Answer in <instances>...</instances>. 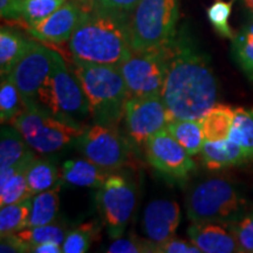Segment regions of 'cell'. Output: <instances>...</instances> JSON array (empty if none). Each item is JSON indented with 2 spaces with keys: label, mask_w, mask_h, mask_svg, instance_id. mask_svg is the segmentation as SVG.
I'll return each instance as SVG.
<instances>
[{
  "label": "cell",
  "mask_w": 253,
  "mask_h": 253,
  "mask_svg": "<svg viewBox=\"0 0 253 253\" xmlns=\"http://www.w3.org/2000/svg\"><path fill=\"white\" fill-rule=\"evenodd\" d=\"M32 161L0 170V205L18 203L31 198L27 183V169Z\"/></svg>",
  "instance_id": "obj_20"
},
{
  "label": "cell",
  "mask_w": 253,
  "mask_h": 253,
  "mask_svg": "<svg viewBox=\"0 0 253 253\" xmlns=\"http://www.w3.org/2000/svg\"><path fill=\"white\" fill-rule=\"evenodd\" d=\"M181 223V208L169 199H156L145 208L142 226L147 238L155 243L167 242L175 236Z\"/></svg>",
  "instance_id": "obj_15"
},
{
  "label": "cell",
  "mask_w": 253,
  "mask_h": 253,
  "mask_svg": "<svg viewBox=\"0 0 253 253\" xmlns=\"http://www.w3.org/2000/svg\"><path fill=\"white\" fill-rule=\"evenodd\" d=\"M18 88L8 77L1 78L0 84V120L2 125L12 121L24 110Z\"/></svg>",
  "instance_id": "obj_29"
},
{
  "label": "cell",
  "mask_w": 253,
  "mask_h": 253,
  "mask_svg": "<svg viewBox=\"0 0 253 253\" xmlns=\"http://www.w3.org/2000/svg\"><path fill=\"white\" fill-rule=\"evenodd\" d=\"M59 172L54 163L43 158H34L27 169V183L32 196L58 186Z\"/></svg>",
  "instance_id": "obj_24"
},
{
  "label": "cell",
  "mask_w": 253,
  "mask_h": 253,
  "mask_svg": "<svg viewBox=\"0 0 253 253\" xmlns=\"http://www.w3.org/2000/svg\"><path fill=\"white\" fill-rule=\"evenodd\" d=\"M90 2L91 0H67L55 12L27 30L32 36L45 42L69 41Z\"/></svg>",
  "instance_id": "obj_14"
},
{
  "label": "cell",
  "mask_w": 253,
  "mask_h": 253,
  "mask_svg": "<svg viewBox=\"0 0 253 253\" xmlns=\"http://www.w3.org/2000/svg\"><path fill=\"white\" fill-rule=\"evenodd\" d=\"M59 185L32 197L28 226H40L53 223L59 212Z\"/></svg>",
  "instance_id": "obj_25"
},
{
  "label": "cell",
  "mask_w": 253,
  "mask_h": 253,
  "mask_svg": "<svg viewBox=\"0 0 253 253\" xmlns=\"http://www.w3.org/2000/svg\"><path fill=\"white\" fill-rule=\"evenodd\" d=\"M37 107L73 125L86 126L84 121L90 118L80 80L56 52L53 54L52 71L38 95Z\"/></svg>",
  "instance_id": "obj_4"
},
{
  "label": "cell",
  "mask_w": 253,
  "mask_h": 253,
  "mask_svg": "<svg viewBox=\"0 0 253 253\" xmlns=\"http://www.w3.org/2000/svg\"><path fill=\"white\" fill-rule=\"evenodd\" d=\"M166 129L191 156L203 149L205 136L201 120H171L168 122Z\"/></svg>",
  "instance_id": "obj_23"
},
{
  "label": "cell",
  "mask_w": 253,
  "mask_h": 253,
  "mask_svg": "<svg viewBox=\"0 0 253 253\" xmlns=\"http://www.w3.org/2000/svg\"><path fill=\"white\" fill-rule=\"evenodd\" d=\"M179 19V0H141L129 13L132 52L163 48L172 42Z\"/></svg>",
  "instance_id": "obj_6"
},
{
  "label": "cell",
  "mask_w": 253,
  "mask_h": 253,
  "mask_svg": "<svg viewBox=\"0 0 253 253\" xmlns=\"http://www.w3.org/2000/svg\"><path fill=\"white\" fill-rule=\"evenodd\" d=\"M12 126L18 129L32 149L43 155L54 154L75 143L87 128V126L63 121L38 107L24 108L12 121Z\"/></svg>",
  "instance_id": "obj_7"
},
{
  "label": "cell",
  "mask_w": 253,
  "mask_h": 253,
  "mask_svg": "<svg viewBox=\"0 0 253 253\" xmlns=\"http://www.w3.org/2000/svg\"><path fill=\"white\" fill-rule=\"evenodd\" d=\"M36 157L34 150L17 128L13 126H2L0 137V170L30 162Z\"/></svg>",
  "instance_id": "obj_19"
},
{
  "label": "cell",
  "mask_w": 253,
  "mask_h": 253,
  "mask_svg": "<svg viewBox=\"0 0 253 253\" xmlns=\"http://www.w3.org/2000/svg\"><path fill=\"white\" fill-rule=\"evenodd\" d=\"M168 46L147 52H132L118 66L129 97L162 94L169 55Z\"/></svg>",
  "instance_id": "obj_9"
},
{
  "label": "cell",
  "mask_w": 253,
  "mask_h": 253,
  "mask_svg": "<svg viewBox=\"0 0 253 253\" xmlns=\"http://www.w3.org/2000/svg\"><path fill=\"white\" fill-rule=\"evenodd\" d=\"M31 40L25 39L23 34L8 27L0 30V74L8 77L14 66L25 54Z\"/></svg>",
  "instance_id": "obj_21"
},
{
  "label": "cell",
  "mask_w": 253,
  "mask_h": 253,
  "mask_svg": "<svg viewBox=\"0 0 253 253\" xmlns=\"http://www.w3.org/2000/svg\"><path fill=\"white\" fill-rule=\"evenodd\" d=\"M74 144L84 158L109 171L126 166L131 155L130 145L115 126L93 123Z\"/></svg>",
  "instance_id": "obj_10"
},
{
  "label": "cell",
  "mask_w": 253,
  "mask_h": 253,
  "mask_svg": "<svg viewBox=\"0 0 253 253\" xmlns=\"http://www.w3.org/2000/svg\"><path fill=\"white\" fill-rule=\"evenodd\" d=\"M32 209V197L18 203L1 207L0 210V235L18 233L28 226Z\"/></svg>",
  "instance_id": "obj_27"
},
{
  "label": "cell",
  "mask_w": 253,
  "mask_h": 253,
  "mask_svg": "<svg viewBox=\"0 0 253 253\" xmlns=\"http://www.w3.org/2000/svg\"><path fill=\"white\" fill-rule=\"evenodd\" d=\"M123 119L126 134L136 144H145L150 136L166 129L169 122L161 94L129 97Z\"/></svg>",
  "instance_id": "obj_12"
},
{
  "label": "cell",
  "mask_w": 253,
  "mask_h": 253,
  "mask_svg": "<svg viewBox=\"0 0 253 253\" xmlns=\"http://www.w3.org/2000/svg\"><path fill=\"white\" fill-rule=\"evenodd\" d=\"M144 147L148 162L164 175L183 179L196 169L191 155L167 129L150 136Z\"/></svg>",
  "instance_id": "obj_13"
},
{
  "label": "cell",
  "mask_w": 253,
  "mask_h": 253,
  "mask_svg": "<svg viewBox=\"0 0 253 253\" xmlns=\"http://www.w3.org/2000/svg\"><path fill=\"white\" fill-rule=\"evenodd\" d=\"M243 4H244V6L246 8L249 9V12L253 15V0H242Z\"/></svg>",
  "instance_id": "obj_41"
},
{
  "label": "cell",
  "mask_w": 253,
  "mask_h": 253,
  "mask_svg": "<svg viewBox=\"0 0 253 253\" xmlns=\"http://www.w3.org/2000/svg\"><path fill=\"white\" fill-rule=\"evenodd\" d=\"M239 246V252H253V210L225 225Z\"/></svg>",
  "instance_id": "obj_34"
},
{
  "label": "cell",
  "mask_w": 253,
  "mask_h": 253,
  "mask_svg": "<svg viewBox=\"0 0 253 253\" xmlns=\"http://www.w3.org/2000/svg\"><path fill=\"white\" fill-rule=\"evenodd\" d=\"M198 248L191 240H183L178 238H170L167 242L156 244V253H201Z\"/></svg>",
  "instance_id": "obj_36"
},
{
  "label": "cell",
  "mask_w": 253,
  "mask_h": 253,
  "mask_svg": "<svg viewBox=\"0 0 253 253\" xmlns=\"http://www.w3.org/2000/svg\"><path fill=\"white\" fill-rule=\"evenodd\" d=\"M75 73L86 94L93 123L116 126L129 99L128 88L118 66L97 65L73 59Z\"/></svg>",
  "instance_id": "obj_3"
},
{
  "label": "cell",
  "mask_w": 253,
  "mask_h": 253,
  "mask_svg": "<svg viewBox=\"0 0 253 253\" xmlns=\"http://www.w3.org/2000/svg\"><path fill=\"white\" fill-rule=\"evenodd\" d=\"M236 109L225 104H216L201 118L202 128L207 141H221L229 138Z\"/></svg>",
  "instance_id": "obj_22"
},
{
  "label": "cell",
  "mask_w": 253,
  "mask_h": 253,
  "mask_svg": "<svg viewBox=\"0 0 253 253\" xmlns=\"http://www.w3.org/2000/svg\"><path fill=\"white\" fill-rule=\"evenodd\" d=\"M100 229L94 223H84L79 225L66 235L62 244L63 253H84L91 246Z\"/></svg>",
  "instance_id": "obj_32"
},
{
  "label": "cell",
  "mask_w": 253,
  "mask_h": 253,
  "mask_svg": "<svg viewBox=\"0 0 253 253\" xmlns=\"http://www.w3.org/2000/svg\"><path fill=\"white\" fill-rule=\"evenodd\" d=\"M53 54L54 50L31 40L25 54L8 75L18 88L25 108L38 106V95L52 71Z\"/></svg>",
  "instance_id": "obj_11"
},
{
  "label": "cell",
  "mask_w": 253,
  "mask_h": 253,
  "mask_svg": "<svg viewBox=\"0 0 253 253\" xmlns=\"http://www.w3.org/2000/svg\"><path fill=\"white\" fill-rule=\"evenodd\" d=\"M201 154L202 162L210 170H219L240 166L249 161L242 147L230 137L221 141L205 140Z\"/></svg>",
  "instance_id": "obj_17"
},
{
  "label": "cell",
  "mask_w": 253,
  "mask_h": 253,
  "mask_svg": "<svg viewBox=\"0 0 253 253\" xmlns=\"http://www.w3.org/2000/svg\"><path fill=\"white\" fill-rule=\"evenodd\" d=\"M96 204L110 238H121L136 205L134 183L123 175L110 173L99 188Z\"/></svg>",
  "instance_id": "obj_8"
},
{
  "label": "cell",
  "mask_w": 253,
  "mask_h": 253,
  "mask_svg": "<svg viewBox=\"0 0 253 253\" xmlns=\"http://www.w3.org/2000/svg\"><path fill=\"white\" fill-rule=\"evenodd\" d=\"M109 253H156V244L149 239L130 236L115 239L108 246Z\"/></svg>",
  "instance_id": "obj_35"
},
{
  "label": "cell",
  "mask_w": 253,
  "mask_h": 253,
  "mask_svg": "<svg viewBox=\"0 0 253 253\" xmlns=\"http://www.w3.org/2000/svg\"><path fill=\"white\" fill-rule=\"evenodd\" d=\"M0 252L1 253H26L31 252V246L24 242L17 233L1 236L0 240Z\"/></svg>",
  "instance_id": "obj_37"
},
{
  "label": "cell",
  "mask_w": 253,
  "mask_h": 253,
  "mask_svg": "<svg viewBox=\"0 0 253 253\" xmlns=\"http://www.w3.org/2000/svg\"><path fill=\"white\" fill-rule=\"evenodd\" d=\"M0 14L6 20L21 19V0H0Z\"/></svg>",
  "instance_id": "obj_38"
},
{
  "label": "cell",
  "mask_w": 253,
  "mask_h": 253,
  "mask_svg": "<svg viewBox=\"0 0 253 253\" xmlns=\"http://www.w3.org/2000/svg\"><path fill=\"white\" fill-rule=\"evenodd\" d=\"M31 252H34V253H61L62 245L58 244V243L47 242V243H42V244H38V245L32 246Z\"/></svg>",
  "instance_id": "obj_40"
},
{
  "label": "cell",
  "mask_w": 253,
  "mask_h": 253,
  "mask_svg": "<svg viewBox=\"0 0 253 253\" xmlns=\"http://www.w3.org/2000/svg\"><path fill=\"white\" fill-rule=\"evenodd\" d=\"M233 1H224V0H216L210 7L207 9V15L211 26L217 32L218 36L221 38L232 40L235 38V32L231 28L229 19L232 13Z\"/></svg>",
  "instance_id": "obj_33"
},
{
  "label": "cell",
  "mask_w": 253,
  "mask_h": 253,
  "mask_svg": "<svg viewBox=\"0 0 253 253\" xmlns=\"http://www.w3.org/2000/svg\"><path fill=\"white\" fill-rule=\"evenodd\" d=\"M17 235L32 248L34 245L47 242L58 243L62 245L67 233L61 224H56L53 221V223L45 224V225L26 227L25 230L18 232Z\"/></svg>",
  "instance_id": "obj_30"
},
{
  "label": "cell",
  "mask_w": 253,
  "mask_h": 253,
  "mask_svg": "<svg viewBox=\"0 0 253 253\" xmlns=\"http://www.w3.org/2000/svg\"><path fill=\"white\" fill-rule=\"evenodd\" d=\"M185 209L186 216L194 223L226 225L248 211V201L232 182L213 177L190 190Z\"/></svg>",
  "instance_id": "obj_5"
},
{
  "label": "cell",
  "mask_w": 253,
  "mask_h": 253,
  "mask_svg": "<svg viewBox=\"0 0 253 253\" xmlns=\"http://www.w3.org/2000/svg\"><path fill=\"white\" fill-rule=\"evenodd\" d=\"M232 54L243 73L253 80V15L232 39Z\"/></svg>",
  "instance_id": "obj_26"
},
{
  "label": "cell",
  "mask_w": 253,
  "mask_h": 253,
  "mask_svg": "<svg viewBox=\"0 0 253 253\" xmlns=\"http://www.w3.org/2000/svg\"><path fill=\"white\" fill-rule=\"evenodd\" d=\"M108 176L109 170L103 169L87 158L66 161L62 166V181L69 185L99 189Z\"/></svg>",
  "instance_id": "obj_18"
},
{
  "label": "cell",
  "mask_w": 253,
  "mask_h": 253,
  "mask_svg": "<svg viewBox=\"0 0 253 253\" xmlns=\"http://www.w3.org/2000/svg\"><path fill=\"white\" fill-rule=\"evenodd\" d=\"M189 239L205 253L239 252L235 236L225 225L218 223H194L188 227Z\"/></svg>",
  "instance_id": "obj_16"
},
{
  "label": "cell",
  "mask_w": 253,
  "mask_h": 253,
  "mask_svg": "<svg viewBox=\"0 0 253 253\" xmlns=\"http://www.w3.org/2000/svg\"><path fill=\"white\" fill-rule=\"evenodd\" d=\"M229 137L242 147L249 161H253V108H237Z\"/></svg>",
  "instance_id": "obj_28"
},
{
  "label": "cell",
  "mask_w": 253,
  "mask_h": 253,
  "mask_svg": "<svg viewBox=\"0 0 253 253\" xmlns=\"http://www.w3.org/2000/svg\"><path fill=\"white\" fill-rule=\"evenodd\" d=\"M141 0H94L95 4L114 11L130 13Z\"/></svg>",
  "instance_id": "obj_39"
},
{
  "label": "cell",
  "mask_w": 253,
  "mask_h": 253,
  "mask_svg": "<svg viewBox=\"0 0 253 253\" xmlns=\"http://www.w3.org/2000/svg\"><path fill=\"white\" fill-rule=\"evenodd\" d=\"M128 23L129 13L102 7L91 0L68 41L73 59L119 66L132 53Z\"/></svg>",
  "instance_id": "obj_2"
},
{
  "label": "cell",
  "mask_w": 253,
  "mask_h": 253,
  "mask_svg": "<svg viewBox=\"0 0 253 253\" xmlns=\"http://www.w3.org/2000/svg\"><path fill=\"white\" fill-rule=\"evenodd\" d=\"M162 99L169 121L199 120L217 104L218 84L209 58L189 32L182 30L168 46Z\"/></svg>",
  "instance_id": "obj_1"
},
{
  "label": "cell",
  "mask_w": 253,
  "mask_h": 253,
  "mask_svg": "<svg viewBox=\"0 0 253 253\" xmlns=\"http://www.w3.org/2000/svg\"><path fill=\"white\" fill-rule=\"evenodd\" d=\"M67 0H21V19L27 28L36 26L65 4Z\"/></svg>",
  "instance_id": "obj_31"
}]
</instances>
